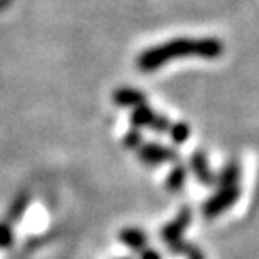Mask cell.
<instances>
[{
	"label": "cell",
	"mask_w": 259,
	"mask_h": 259,
	"mask_svg": "<svg viewBox=\"0 0 259 259\" xmlns=\"http://www.w3.org/2000/svg\"><path fill=\"white\" fill-rule=\"evenodd\" d=\"M222 53L223 44L218 38H200V40L177 38V40H171L164 45H157V47H151L141 53L137 67L148 72V70L158 69L164 63L180 56H200L205 60H214V58L222 56Z\"/></svg>",
	"instance_id": "obj_1"
},
{
	"label": "cell",
	"mask_w": 259,
	"mask_h": 259,
	"mask_svg": "<svg viewBox=\"0 0 259 259\" xmlns=\"http://www.w3.org/2000/svg\"><path fill=\"white\" fill-rule=\"evenodd\" d=\"M167 134H169L171 141H173L175 144H182V142H186L187 139L191 137V128L186 122H175V124L169 126Z\"/></svg>",
	"instance_id": "obj_12"
},
{
	"label": "cell",
	"mask_w": 259,
	"mask_h": 259,
	"mask_svg": "<svg viewBox=\"0 0 259 259\" xmlns=\"http://www.w3.org/2000/svg\"><path fill=\"white\" fill-rule=\"evenodd\" d=\"M119 239L124 243L130 250L141 252L148 247V236L144 231L137 229V227H124L121 232H119Z\"/></svg>",
	"instance_id": "obj_7"
},
{
	"label": "cell",
	"mask_w": 259,
	"mask_h": 259,
	"mask_svg": "<svg viewBox=\"0 0 259 259\" xmlns=\"http://www.w3.org/2000/svg\"><path fill=\"white\" fill-rule=\"evenodd\" d=\"M119 259H132V257H119Z\"/></svg>",
	"instance_id": "obj_18"
},
{
	"label": "cell",
	"mask_w": 259,
	"mask_h": 259,
	"mask_svg": "<svg viewBox=\"0 0 259 259\" xmlns=\"http://www.w3.org/2000/svg\"><path fill=\"white\" fill-rule=\"evenodd\" d=\"M186 178H187V167L182 166V164H177V166L171 169L169 177L166 180V186L169 191H180L186 184Z\"/></svg>",
	"instance_id": "obj_11"
},
{
	"label": "cell",
	"mask_w": 259,
	"mask_h": 259,
	"mask_svg": "<svg viewBox=\"0 0 259 259\" xmlns=\"http://www.w3.org/2000/svg\"><path fill=\"white\" fill-rule=\"evenodd\" d=\"M29 203H31V196H29V193H20V194H18V196L13 200L11 207H9V210H8V223L20 222L22 216H24L25 210H27Z\"/></svg>",
	"instance_id": "obj_8"
},
{
	"label": "cell",
	"mask_w": 259,
	"mask_h": 259,
	"mask_svg": "<svg viewBox=\"0 0 259 259\" xmlns=\"http://www.w3.org/2000/svg\"><path fill=\"white\" fill-rule=\"evenodd\" d=\"M155 115L157 113L150 108L148 105H142V106H137V108L132 112L130 115V122L134 128H150L151 122H153Z\"/></svg>",
	"instance_id": "obj_9"
},
{
	"label": "cell",
	"mask_w": 259,
	"mask_h": 259,
	"mask_svg": "<svg viewBox=\"0 0 259 259\" xmlns=\"http://www.w3.org/2000/svg\"><path fill=\"white\" fill-rule=\"evenodd\" d=\"M171 122L167 121V117H164V115H160V113H157L153 119V122H151L150 128L153 130V132H157V134H167V130H169Z\"/></svg>",
	"instance_id": "obj_15"
},
{
	"label": "cell",
	"mask_w": 259,
	"mask_h": 259,
	"mask_svg": "<svg viewBox=\"0 0 259 259\" xmlns=\"http://www.w3.org/2000/svg\"><path fill=\"white\" fill-rule=\"evenodd\" d=\"M15 243V234H13L11 223H0V248H9Z\"/></svg>",
	"instance_id": "obj_13"
},
{
	"label": "cell",
	"mask_w": 259,
	"mask_h": 259,
	"mask_svg": "<svg viewBox=\"0 0 259 259\" xmlns=\"http://www.w3.org/2000/svg\"><path fill=\"white\" fill-rule=\"evenodd\" d=\"M139 157H141V160L146 162V164L157 166V164H164V162H175L178 158V153L162 144L148 142V144H142L141 148H139Z\"/></svg>",
	"instance_id": "obj_4"
},
{
	"label": "cell",
	"mask_w": 259,
	"mask_h": 259,
	"mask_svg": "<svg viewBox=\"0 0 259 259\" xmlns=\"http://www.w3.org/2000/svg\"><path fill=\"white\" fill-rule=\"evenodd\" d=\"M191 220H193V214H191L189 207H184L178 216L173 220V222L167 223L160 232L162 241L166 243V247L169 248L173 254H184V250L187 248V243L184 241V231L189 227Z\"/></svg>",
	"instance_id": "obj_2"
},
{
	"label": "cell",
	"mask_w": 259,
	"mask_h": 259,
	"mask_svg": "<svg viewBox=\"0 0 259 259\" xmlns=\"http://www.w3.org/2000/svg\"><path fill=\"white\" fill-rule=\"evenodd\" d=\"M187 259H205V254L202 252V248L193 245V243H187V248L184 250Z\"/></svg>",
	"instance_id": "obj_16"
},
{
	"label": "cell",
	"mask_w": 259,
	"mask_h": 259,
	"mask_svg": "<svg viewBox=\"0 0 259 259\" xmlns=\"http://www.w3.org/2000/svg\"><path fill=\"white\" fill-rule=\"evenodd\" d=\"M113 103L124 108H137V106L146 105V96L139 92L137 89H130V87H122L113 92Z\"/></svg>",
	"instance_id": "obj_6"
},
{
	"label": "cell",
	"mask_w": 259,
	"mask_h": 259,
	"mask_svg": "<svg viewBox=\"0 0 259 259\" xmlns=\"http://www.w3.org/2000/svg\"><path fill=\"white\" fill-rule=\"evenodd\" d=\"M239 198V186H229V187H220L216 191L214 196H210L202 207V212L205 218L212 220L225 212L227 209H231Z\"/></svg>",
	"instance_id": "obj_3"
},
{
	"label": "cell",
	"mask_w": 259,
	"mask_h": 259,
	"mask_svg": "<svg viewBox=\"0 0 259 259\" xmlns=\"http://www.w3.org/2000/svg\"><path fill=\"white\" fill-rule=\"evenodd\" d=\"M139 259H162V254L155 248L146 247L144 250L139 252Z\"/></svg>",
	"instance_id": "obj_17"
},
{
	"label": "cell",
	"mask_w": 259,
	"mask_h": 259,
	"mask_svg": "<svg viewBox=\"0 0 259 259\" xmlns=\"http://www.w3.org/2000/svg\"><path fill=\"white\" fill-rule=\"evenodd\" d=\"M124 146H126V148H130V150H139V148L142 146V135H141V132H139L137 128L130 130L128 134H126Z\"/></svg>",
	"instance_id": "obj_14"
},
{
	"label": "cell",
	"mask_w": 259,
	"mask_h": 259,
	"mask_svg": "<svg viewBox=\"0 0 259 259\" xmlns=\"http://www.w3.org/2000/svg\"><path fill=\"white\" fill-rule=\"evenodd\" d=\"M191 167H193L194 177L198 178V182L205 184V186H212L216 184V177L214 173L210 171L209 162H207V155L203 151H196L191 157Z\"/></svg>",
	"instance_id": "obj_5"
},
{
	"label": "cell",
	"mask_w": 259,
	"mask_h": 259,
	"mask_svg": "<svg viewBox=\"0 0 259 259\" xmlns=\"http://www.w3.org/2000/svg\"><path fill=\"white\" fill-rule=\"evenodd\" d=\"M239 166L236 162H231V164H227L225 167L222 169V173L218 175V186L220 187H229V186H238L239 182Z\"/></svg>",
	"instance_id": "obj_10"
}]
</instances>
